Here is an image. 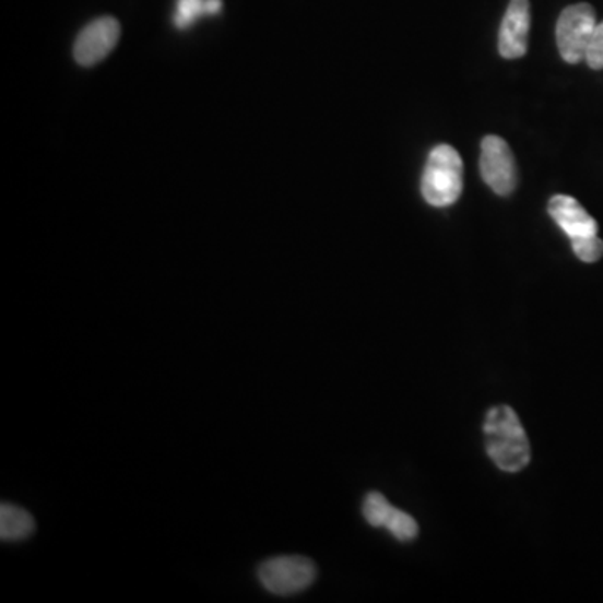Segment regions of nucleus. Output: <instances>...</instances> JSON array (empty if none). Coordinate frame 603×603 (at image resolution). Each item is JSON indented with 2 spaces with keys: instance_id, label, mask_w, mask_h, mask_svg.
<instances>
[{
  "instance_id": "obj_1",
  "label": "nucleus",
  "mask_w": 603,
  "mask_h": 603,
  "mask_svg": "<svg viewBox=\"0 0 603 603\" xmlns=\"http://www.w3.org/2000/svg\"><path fill=\"white\" fill-rule=\"evenodd\" d=\"M486 449L499 470L517 473L530 463V442L511 407L498 406L485 419Z\"/></svg>"
},
{
  "instance_id": "obj_2",
  "label": "nucleus",
  "mask_w": 603,
  "mask_h": 603,
  "mask_svg": "<svg viewBox=\"0 0 603 603\" xmlns=\"http://www.w3.org/2000/svg\"><path fill=\"white\" fill-rule=\"evenodd\" d=\"M424 200L433 206L452 205L463 191V162L460 153L448 144L431 151L421 184Z\"/></svg>"
},
{
  "instance_id": "obj_3",
  "label": "nucleus",
  "mask_w": 603,
  "mask_h": 603,
  "mask_svg": "<svg viewBox=\"0 0 603 603\" xmlns=\"http://www.w3.org/2000/svg\"><path fill=\"white\" fill-rule=\"evenodd\" d=\"M316 578L317 568L314 561L298 555L270 558L259 568L260 583L273 595H295L309 589Z\"/></svg>"
},
{
  "instance_id": "obj_4",
  "label": "nucleus",
  "mask_w": 603,
  "mask_h": 603,
  "mask_svg": "<svg viewBox=\"0 0 603 603\" xmlns=\"http://www.w3.org/2000/svg\"><path fill=\"white\" fill-rule=\"evenodd\" d=\"M595 27L596 15L592 5L582 2L565 9L557 22V43L561 58L570 64L583 61Z\"/></svg>"
},
{
  "instance_id": "obj_5",
  "label": "nucleus",
  "mask_w": 603,
  "mask_h": 603,
  "mask_svg": "<svg viewBox=\"0 0 603 603\" xmlns=\"http://www.w3.org/2000/svg\"><path fill=\"white\" fill-rule=\"evenodd\" d=\"M483 180L496 194H510L517 187V165L507 141L499 137H486L480 158Z\"/></svg>"
},
{
  "instance_id": "obj_6",
  "label": "nucleus",
  "mask_w": 603,
  "mask_h": 603,
  "mask_svg": "<svg viewBox=\"0 0 603 603\" xmlns=\"http://www.w3.org/2000/svg\"><path fill=\"white\" fill-rule=\"evenodd\" d=\"M121 37V25L115 17H99L81 31L74 44V58L84 68L105 61Z\"/></svg>"
},
{
  "instance_id": "obj_7",
  "label": "nucleus",
  "mask_w": 603,
  "mask_h": 603,
  "mask_svg": "<svg viewBox=\"0 0 603 603\" xmlns=\"http://www.w3.org/2000/svg\"><path fill=\"white\" fill-rule=\"evenodd\" d=\"M532 25V11L528 0H511L507 14L499 27V55L507 59L524 56L528 49V34Z\"/></svg>"
},
{
  "instance_id": "obj_8",
  "label": "nucleus",
  "mask_w": 603,
  "mask_h": 603,
  "mask_svg": "<svg viewBox=\"0 0 603 603\" xmlns=\"http://www.w3.org/2000/svg\"><path fill=\"white\" fill-rule=\"evenodd\" d=\"M548 213L570 240L599 235V223L575 198L567 194L553 197L548 203Z\"/></svg>"
},
{
  "instance_id": "obj_9",
  "label": "nucleus",
  "mask_w": 603,
  "mask_h": 603,
  "mask_svg": "<svg viewBox=\"0 0 603 603\" xmlns=\"http://www.w3.org/2000/svg\"><path fill=\"white\" fill-rule=\"evenodd\" d=\"M34 518L24 508L14 507L11 503H2L0 507V539L4 542H19L33 535Z\"/></svg>"
},
{
  "instance_id": "obj_10",
  "label": "nucleus",
  "mask_w": 603,
  "mask_h": 603,
  "mask_svg": "<svg viewBox=\"0 0 603 603\" xmlns=\"http://www.w3.org/2000/svg\"><path fill=\"white\" fill-rule=\"evenodd\" d=\"M391 503L386 499L381 493H369L364 499L363 513L367 523L373 524L376 528H385L386 521H388L389 515L392 511Z\"/></svg>"
},
{
  "instance_id": "obj_11",
  "label": "nucleus",
  "mask_w": 603,
  "mask_h": 603,
  "mask_svg": "<svg viewBox=\"0 0 603 603\" xmlns=\"http://www.w3.org/2000/svg\"><path fill=\"white\" fill-rule=\"evenodd\" d=\"M203 15H206V0H178L173 22L178 29L185 31Z\"/></svg>"
},
{
  "instance_id": "obj_12",
  "label": "nucleus",
  "mask_w": 603,
  "mask_h": 603,
  "mask_svg": "<svg viewBox=\"0 0 603 603\" xmlns=\"http://www.w3.org/2000/svg\"><path fill=\"white\" fill-rule=\"evenodd\" d=\"M385 528H388L389 532H391L395 539L401 540V542H411V540L416 539L417 535L416 520H414L411 515L404 513V511L401 510H395V508H392Z\"/></svg>"
},
{
  "instance_id": "obj_13",
  "label": "nucleus",
  "mask_w": 603,
  "mask_h": 603,
  "mask_svg": "<svg viewBox=\"0 0 603 603\" xmlns=\"http://www.w3.org/2000/svg\"><path fill=\"white\" fill-rule=\"evenodd\" d=\"M571 247H574L575 256L582 262L593 263L602 259L603 241L600 240L599 235L575 238V240H571Z\"/></svg>"
},
{
  "instance_id": "obj_14",
  "label": "nucleus",
  "mask_w": 603,
  "mask_h": 603,
  "mask_svg": "<svg viewBox=\"0 0 603 603\" xmlns=\"http://www.w3.org/2000/svg\"><path fill=\"white\" fill-rule=\"evenodd\" d=\"M587 64L592 69H603V22L596 24L586 55Z\"/></svg>"
},
{
  "instance_id": "obj_15",
  "label": "nucleus",
  "mask_w": 603,
  "mask_h": 603,
  "mask_svg": "<svg viewBox=\"0 0 603 603\" xmlns=\"http://www.w3.org/2000/svg\"><path fill=\"white\" fill-rule=\"evenodd\" d=\"M222 0H206V15H216L222 12Z\"/></svg>"
}]
</instances>
